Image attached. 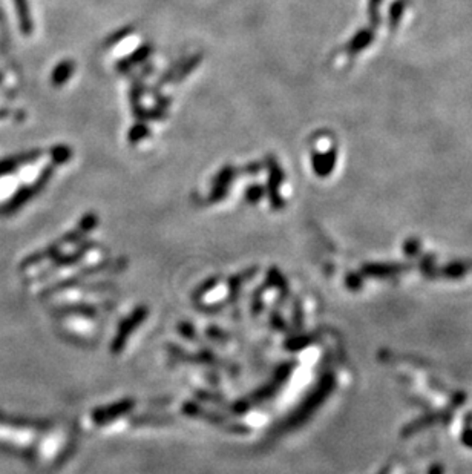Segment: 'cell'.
Segmentation results:
<instances>
[{
  "mask_svg": "<svg viewBox=\"0 0 472 474\" xmlns=\"http://www.w3.org/2000/svg\"><path fill=\"white\" fill-rule=\"evenodd\" d=\"M420 272L425 275L426 278H437L439 277V268L435 266V258L433 255H425L424 258L420 259V264H419Z\"/></svg>",
  "mask_w": 472,
  "mask_h": 474,
  "instance_id": "obj_12",
  "label": "cell"
},
{
  "mask_svg": "<svg viewBox=\"0 0 472 474\" xmlns=\"http://www.w3.org/2000/svg\"><path fill=\"white\" fill-rule=\"evenodd\" d=\"M147 136H149V129L144 125H135L129 132V141L131 143H138Z\"/></svg>",
  "mask_w": 472,
  "mask_h": 474,
  "instance_id": "obj_14",
  "label": "cell"
},
{
  "mask_svg": "<svg viewBox=\"0 0 472 474\" xmlns=\"http://www.w3.org/2000/svg\"><path fill=\"white\" fill-rule=\"evenodd\" d=\"M375 40V31L372 30H362L359 31L351 42L348 44V53L350 54H357L361 53L362 49L368 46L371 42Z\"/></svg>",
  "mask_w": 472,
  "mask_h": 474,
  "instance_id": "obj_11",
  "label": "cell"
},
{
  "mask_svg": "<svg viewBox=\"0 0 472 474\" xmlns=\"http://www.w3.org/2000/svg\"><path fill=\"white\" fill-rule=\"evenodd\" d=\"M462 442L464 447L472 448V428H466L462 435Z\"/></svg>",
  "mask_w": 472,
  "mask_h": 474,
  "instance_id": "obj_21",
  "label": "cell"
},
{
  "mask_svg": "<svg viewBox=\"0 0 472 474\" xmlns=\"http://www.w3.org/2000/svg\"><path fill=\"white\" fill-rule=\"evenodd\" d=\"M51 155H53V160H54L55 165H63V163L71 160L73 151L69 149L68 146H55L54 149L51 151Z\"/></svg>",
  "mask_w": 472,
  "mask_h": 474,
  "instance_id": "obj_13",
  "label": "cell"
},
{
  "mask_svg": "<svg viewBox=\"0 0 472 474\" xmlns=\"http://www.w3.org/2000/svg\"><path fill=\"white\" fill-rule=\"evenodd\" d=\"M267 169H269V188H270V197H272V201L274 204V208H281V204H283V200L279 198V186L283 185V180H284V172L283 169L279 167L278 161L274 160L273 157L267 158Z\"/></svg>",
  "mask_w": 472,
  "mask_h": 474,
  "instance_id": "obj_3",
  "label": "cell"
},
{
  "mask_svg": "<svg viewBox=\"0 0 472 474\" xmlns=\"http://www.w3.org/2000/svg\"><path fill=\"white\" fill-rule=\"evenodd\" d=\"M234 175H235L234 167H224L223 171L218 174L215 185H214V195H212L214 201L220 200V198L225 195V192H227V188L230 186L232 180H234Z\"/></svg>",
  "mask_w": 472,
  "mask_h": 474,
  "instance_id": "obj_8",
  "label": "cell"
},
{
  "mask_svg": "<svg viewBox=\"0 0 472 474\" xmlns=\"http://www.w3.org/2000/svg\"><path fill=\"white\" fill-rule=\"evenodd\" d=\"M40 155H41V151H31V152L16 155V157H10L6 160H2L0 161V176L6 175V174H11L12 171H16V169L22 165H26V163H31L34 160H37Z\"/></svg>",
  "mask_w": 472,
  "mask_h": 474,
  "instance_id": "obj_4",
  "label": "cell"
},
{
  "mask_svg": "<svg viewBox=\"0 0 472 474\" xmlns=\"http://www.w3.org/2000/svg\"><path fill=\"white\" fill-rule=\"evenodd\" d=\"M382 2L384 0H370L368 2V16H370L371 24L375 28L379 25V6Z\"/></svg>",
  "mask_w": 472,
  "mask_h": 474,
  "instance_id": "obj_16",
  "label": "cell"
},
{
  "mask_svg": "<svg viewBox=\"0 0 472 474\" xmlns=\"http://www.w3.org/2000/svg\"><path fill=\"white\" fill-rule=\"evenodd\" d=\"M131 33V28H124V30H122V31H118L115 35H111V37L106 40V45H114V44H117V42H120V40H122V39H124L126 37V35H128Z\"/></svg>",
  "mask_w": 472,
  "mask_h": 474,
  "instance_id": "obj_20",
  "label": "cell"
},
{
  "mask_svg": "<svg viewBox=\"0 0 472 474\" xmlns=\"http://www.w3.org/2000/svg\"><path fill=\"white\" fill-rule=\"evenodd\" d=\"M53 172H54V167L53 166H48L44 169V172L40 174V176L37 179V181L34 183L32 186H26L23 188L22 190H19V192L14 195L10 203L6 204V206L2 209L3 214H10V212H14L16 209H19L20 206H22L23 203H26L28 200H31V198L36 195L39 190L41 188H45L46 186V183L49 181V179L53 176Z\"/></svg>",
  "mask_w": 472,
  "mask_h": 474,
  "instance_id": "obj_1",
  "label": "cell"
},
{
  "mask_svg": "<svg viewBox=\"0 0 472 474\" xmlns=\"http://www.w3.org/2000/svg\"><path fill=\"white\" fill-rule=\"evenodd\" d=\"M408 268H410V266L402 263H370L362 267V273L370 278L388 280L399 277L400 273H404Z\"/></svg>",
  "mask_w": 472,
  "mask_h": 474,
  "instance_id": "obj_2",
  "label": "cell"
},
{
  "mask_svg": "<svg viewBox=\"0 0 472 474\" xmlns=\"http://www.w3.org/2000/svg\"><path fill=\"white\" fill-rule=\"evenodd\" d=\"M471 266L472 264L469 263V261H462V259L451 261V263H448L446 266H443L440 268L439 275H442V277H445L448 280H460L469 273V271L472 268Z\"/></svg>",
  "mask_w": 472,
  "mask_h": 474,
  "instance_id": "obj_6",
  "label": "cell"
},
{
  "mask_svg": "<svg viewBox=\"0 0 472 474\" xmlns=\"http://www.w3.org/2000/svg\"><path fill=\"white\" fill-rule=\"evenodd\" d=\"M362 277L359 273H350L348 277H347V286L351 289V290H357V289H361L362 287Z\"/></svg>",
  "mask_w": 472,
  "mask_h": 474,
  "instance_id": "obj_18",
  "label": "cell"
},
{
  "mask_svg": "<svg viewBox=\"0 0 472 474\" xmlns=\"http://www.w3.org/2000/svg\"><path fill=\"white\" fill-rule=\"evenodd\" d=\"M151 54H152V46L151 45H143L142 48H138L137 51H133L129 57L120 60L117 63V69L120 71V73H124V71L131 69L133 65H138V63H142L146 59H149Z\"/></svg>",
  "mask_w": 472,
  "mask_h": 474,
  "instance_id": "obj_7",
  "label": "cell"
},
{
  "mask_svg": "<svg viewBox=\"0 0 472 474\" xmlns=\"http://www.w3.org/2000/svg\"><path fill=\"white\" fill-rule=\"evenodd\" d=\"M312 165L316 175L319 176H327L328 174H331L333 171V167L336 165V149H330L325 154H313V158H312Z\"/></svg>",
  "mask_w": 472,
  "mask_h": 474,
  "instance_id": "obj_5",
  "label": "cell"
},
{
  "mask_svg": "<svg viewBox=\"0 0 472 474\" xmlns=\"http://www.w3.org/2000/svg\"><path fill=\"white\" fill-rule=\"evenodd\" d=\"M402 11H404V2H396L393 5V10H391V26H394L397 24V20L400 17V14Z\"/></svg>",
  "mask_w": 472,
  "mask_h": 474,
  "instance_id": "obj_19",
  "label": "cell"
},
{
  "mask_svg": "<svg viewBox=\"0 0 472 474\" xmlns=\"http://www.w3.org/2000/svg\"><path fill=\"white\" fill-rule=\"evenodd\" d=\"M420 249H422V244L419 239H415V238L406 239L404 244V252L405 255H408V257H417V255L420 253Z\"/></svg>",
  "mask_w": 472,
  "mask_h": 474,
  "instance_id": "obj_15",
  "label": "cell"
},
{
  "mask_svg": "<svg viewBox=\"0 0 472 474\" xmlns=\"http://www.w3.org/2000/svg\"><path fill=\"white\" fill-rule=\"evenodd\" d=\"M73 73H74V62L63 60L57 66H55L54 73L51 75V82L54 86H63V84L69 80V77L73 75Z\"/></svg>",
  "mask_w": 472,
  "mask_h": 474,
  "instance_id": "obj_10",
  "label": "cell"
},
{
  "mask_svg": "<svg viewBox=\"0 0 472 474\" xmlns=\"http://www.w3.org/2000/svg\"><path fill=\"white\" fill-rule=\"evenodd\" d=\"M428 474H443V466L439 464H435L431 466V468H429Z\"/></svg>",
  "mask_w": 472,
  "mask_h": 474,
  "instance_id": "obj_22",
  "label": "cell"
},
{
  "mask_svg": "<svg viewBox=\"0 0 472 474\" xmlns=\"http://www.w3.org/2000/svg\"><path fill=\"white\" fill-rule=\"evenodd\" d=\"M14 3H16V8H17L20 30H22L25 35H30L32 31V19H31L28 0H14Z\"/></svg>",
  "mask_w": 472,
  "mask_h": 474,
  "instance_id": "obj_9",
  "label": "cell"
},
{
  "mask_svg": "<svg viewBox=\"0 0 472 474\" xmlns=\"http://www.w3.org/2000/svg\"><path fill=\"white\" fill-rule=\"evenodd\" d=\"M264 195V189L261 188V186H252L247 189V194H245V197H247V200L250 203H256L258 200H261Z\"/></svg>",
  "mask_w": 472,
  "mask_h": 474,
  "instance_id": "obj_17",
  "label": "cell"
}]
</instances>
